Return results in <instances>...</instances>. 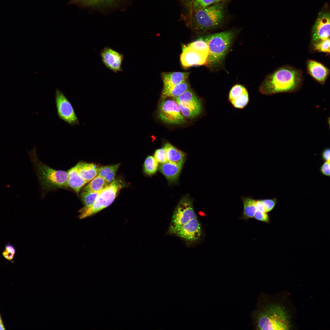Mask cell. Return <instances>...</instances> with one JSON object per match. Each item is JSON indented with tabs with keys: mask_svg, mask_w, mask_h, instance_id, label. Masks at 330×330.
I'll use <instances>...</instances> for the list:
<instances>
[{
	"mask_svg": "<svg viewBox=\"0 0 330 330\" xmlns=\"http://www.w3.org/2000/svg\"><path fill=\"white\" fill-rule=\"evenodd\" d=\"M173 98L176 102L185 105L195 104L202 101L190 88L178 96Z\"/></svg>",
	"mask_w": 330,
	"mask_h": 330,
	"instance_id": "obj_25",
	"label": "cell"
},
{
	"mask_svg": "<svg viewBox=\"0 0 330 330\" xmlns=\"http://www.w3.org/2000/svg\"><path fill=\"white\" fill-rule=\"evenodd\" d=\"M330 149L327 148L324 149L322 153V157L325 161L330 160Z\"/></svg>",
	"mask_w": 330,
	"mask_h": 330,
	"instance_id": "obj_40",
	"label": "cell"
},
{
	"mask_svg": "<svg viewBox=\"0 0 330 330\" xmlns=\"http://www.w3.org/2000/svg\"><path fill=\"white\" fill-rule=\"evenodd\" d=\"M100 193L81 191L80 197L84 206L79 211L81 214L84 213L92 206Z\"/></svg>",
	"mask_w": 330,
	"mask_h": 330,
	"instance_id": "obj_24",
	"label": "cell"
},
{
	"mask_svg": "<svg viewBox=\"0 0 330 330\" xmlns=\"http://www.w3.org/2000/svg\"><path fill=\"white\" fill-rule=\"evenodd\" d=\"M119 165V163L99 167L97 175L110 184L115 180L116 173Z\"/></svg>",
	"mask_w": 330,
	"mask_h": 330,
	"instance_id": "obj_22",
	"label": "cell"
},
{
	"mask_svg": "<svg viewBox=\"0 0 330 330\" xmlns=\"http://www.w3.org/2000/svg\"><path fill=\"white\" fill-rule=\"evenodd\" d=\"M67 172L68 186L78 194L81 189L87 183L79 175L77 164L70 169Z\"/></svg>",
	"mask_w": 330,
	"mask_h": 330,
	"instance_id": "obj_19",
	"label": "cell"
},
{
	"mask_svg": "<svg viewBox=\"0 0 330 330\" xmlns=\"http://www.w3.org/2000/svg\"><path fill=\"white\" fill-rule=\"evenodd\" d=\"M302 73L293 67H281L267 75L260 85L259 92L267 96L282 93H293L301 88Z\"/></svg>",
	"mask_w": 330,
	"mask_h": 330,
	"instance_id": "obj_1",
	"label": "cell"
},
{
	"mask_svg": "<svg viewBox=\"0 0 330 330\" xmlns=\"http://www.w3.org/2000/svg\"><path fill=\"white\" fill-rule=\"evenodd\" d=\"M5 327L3 324L1 317L0 314V330H5Z\"/></svg>",
	"mask_w": 330,
	"mask_h": 330,
	"instance_id": "obj_41",
	"label": "cell"
},
{
	"mask_svg": "<svg viewBox=\"0 0 330 330\" xmlns=\"http://www.w3.org/2000/svg\"><path fill=\"white\" fill-rule=\"evenodd\" d=\"M257 327L261 330H288L291 327L290 316L286 308L278 303H267L257 312Z\"/></svg>",
	"mask_w": 330,
	"mask_h": 330,
	"instance_id": "obj_2",
	"label": "cell"
},
{
	"mask_svg": "<svg viewBox=\"0 0 330 330\" xmlns=\"http://www.w3.org/2000/svg\"><path fill=\"white\" fill-rule=\"evenodd\" d=\"M180 55L182 65L185 68L205 65L208 53L183 45Z\"/></svg>",
	"mask_w": 330,
	"mask_h": 330,
	"instance_id": "obj_11",
	"label": "cell"
},
{
	"mask_svg": "<svg viewBox=\"0 0 330 330\" xmlns=\"http://www.w3.org/2000/svg\"><path fill=\"white\" fill-rule=\"evenodd\" d=\"M314 49L318 51L330 53V38L321 40L313 44Z\"/></svg>",
	"mask_w": 330,
	"mask_h": 330,
	"instance_id": "obj_33",
	"label": "cell"
},
{
	"mask_svg": "<svg viewBox=\"0 0 330 330\" xmlns=\"http://www.w3.org/2000/svg\"><path fill=\"white\" fill-rule=\"evenodd\" d=\"M262 203L265 208L266 212L272 210L274 207L276 203V199H266L262 200Z\"/></svg>",
	"mask_w": 330,
	"mask_h": 330,
	"instance_id": "obj_36",
	"label": "cell"
},
{
	"mask_svg": "<svg viewBox=\"0 0 330 330\" xmlns=\"http://www.w3.org/2000/svg\"><path fill=\"white\" fill-rule=\"evenodd\" d=\"M100 57L104 65L108 69L116 73L123 71V54L110 47H105L101 50Z\"/></svg>",
	"mask_w": 330,
	"mask_h": 330,
	"instance_id": "obj_13",
	"label": "cell"
},
{
	"mask_svg": "<svg viewBox=\"0 0 330 330\" xmlns=\"http://www.w3.org/2000/svg\"><path fill=\"white\" fill-rule=\"evenodd\" d=\"M255 204L257 210L266 212L265 208L262 203V200H256Z\"/></svg>",
	"mask_w": 330,
	"mask_h": 330,
	"instance_id": "obj_39",
	"label": "cell"
},
{
	"mask_svg": "<svg viewBox=\"0 0 330 330\" xmlns=\"http://www.w3.org/2000/svg\"><path fill=\"white\" fill-rule=\"evenodd\" d=\"M163 148L168 162L183 166L185 160V153L168 142L164 144Z\"/></svg>",
	"mask_w": 330,
	"mask_h": 330,
	"instance_id": "obj_18",
	"label": "cell"
},
{
	"mask_svg": "<svg viewBox=\"0 0 330 330\" xmlns=\"http://www.w3.org/2000/svg\"><path fill=\"white\" fill-rule=\"evenodd\" d=\"M330 13L325 6L319 13L312 30V44L330 38Z\"/></svg>",
	"mask_w": 330,
	"mask_h": 330,
	"instance_id": "obj_10",
	"label": "cell"
},
{
	"mask_svg": "<svg viewBox=\"0 0 330 330\" xmlns=\"http://www.w3.org/2000/svg\"><path fill=\"white\" fill-rule=\"evenodd\" d=\"M55 104L58 118L74 126L80 125L79 119L70 101L58 88L55 91Z\"/></svg>",
	"mask_w": 330,
	"mask_h": 330,
	"instance_id": "obj_9",
	"label": "cell"
},
{
	"mask_svg": "<svg viewBox=\"0 0 330 330\" xmlns=\"http://www.w3.org/2000/svg\"><path fill=\"white\" fill-rule=\"evenodd\" d=\"M176 103L183 115L189 119L196 118L200 115L203 111V105L202 101L195 104L186 105H183L179 102Z\"/></svg>",
	"mask_w": 330,
	"mask_h": 330,
	"instance_id": "obj_20",
	"label": "cell"
},
{
	"mask_svg": "<svg viewBox=\"0 0 330 330\" xmlns=\"http://www.w3.org/2000/svg\"><path fill=\"white\" fill-rule=\"evenodd\" d=\"M154 157L158 163H163L168 162L166 151L163 148L157 149L154 153Z\"/></svg>",
	"mask_w": 330,
	"mask_h": 330,
	"instance_id": "obj_35",
	"label": "cell"
},
{
	"mask_svg": "<svg viewBox=\"0 0 330 330\" xmlns=\"http://www.w3.org/2000/svg\"><path fill=\"white\" fill-rule=\"evenodd\" d=\"M330 160L326 161L320 167V171L323 175L329 176L330 174Z\"/></svg>",
	"mask_w": 330,
	"mask_h": 330,
	"instance_id": "obj_38",
	"label": "cell"
},
{
	"mask_svg": "<svg viewBox=\"0 0 330 330\" xmlns=\"http://www.w3.org/2000/svg\"><path fill=\"white\" fill-rule=\"evenodd\" d=\"M28 153L42 188L44 190L50 191L68 187L67 172L53 169L41 161L38 157L35 147Z\"/></svg>",
	"mask_w": 330,
	"mask_h": 330,
	"instance_id": "obj_4",
	"label": "cell"
},
{
	"mask_svg": "<svg viewBox=\"0 0 330 330\" xmlns=\"http://www.w3.org/2000/svg\"><path fill=\"white\" fill-rule=\"evenodd\" d=\"M244 208L243 216L247 219L253 217L256 210V200L250 197L242 198Z\"/></svg>",
	"mask_w": 330,
	"mask_h": 330,
	"instance_id": "obj_27",
	"label": "cell"
},
{
	"mask_svg": "<svg viewBox=\"0 0 330 330\" xmlns=\"http://www.w3.org/2000/svg\"><path fill=\"white\" fill-rule=\"evenodd\" d=\"M308 73L318 82L323 85L329 74V70L321 63L308 60L306 63Z\"/></svg>",
	"mask_w": 330,
	"mask_h": 330,
	"instance_id": "obj_14",
	"label": "cell"
},
{
	"mask_svg": "<svg viewBox=\"0 0 330 330\" xmlns=\"http://www.w3.org/2000/svg\"><path fill=\"white\" fill-rule=\"evenodd\" d=\"M235 36L234 32L227 31L209 35L204 37L209 51L206 66L215 70L222 66Z\"/></svg>",
	"mask_w": 330,
	"mask_h": 330,
	"instance_id": "obj_3",
	"label": "cell"
},
{
	"mask_svg": "<svg viewBox=\"0 0 330 330\" xmlns=\"http://www.w3.org/2000/svg\"><path fill=\"white\" fill-rule=\"evenodd\" d=\"M182 166L167 162L161 163L159 170L170 182L174 183L178 180Z\"/></svg>",
	"mask_w": 330,
	"mask_h": 330,
	"instance_id": "obj_16",
	"label": "cell"
},
{
	"mask_svg": "<svg viewBox=\"0 0 330 330\" xmlns=\"http://www.w3.org/2000/svg\"><path fill=\"white\" fill-rule=\"evenodd\" d=\"M77 164L79 175L87 183L98 175L99 167L94 164L81 161Z\"/></svg>",
	"mask_w": 330,
	"mask_h": 330,
	"instance_id": "obj_17",
	"label": "cell"
},
{
	"mask_svg": "<svg viewBox=\"0 0 330 330\" xmlns=\"http://www.w3.org/2000/svg\"><path fill=\"white\" fill-rule=\"evenodd\" d=\"M190 72H163L161 77L163 83V90H166L187 80Z\"/></svg>",
	"mask_w": 330,
	"mask_h": 330,
	"instance_id": "obj_15",
	"label": "cell"
},
{
	"mask_svg": "<svg viewBox=\"0 0 330 330\" xmlns=\"http://www.w3.org/2000/svg\"><path fill=\"white\" fill-rule=\"evenodd\" d=\"M224 17L223 5L220 3L194 10L191 20V28L196 32L204 33L218 27Z\"/></svg>",
	"mask_w": 330,
	"mask_h": 330,
	"instance_id": "obj_5",
	"label": "cell"
},
{
	"mask_svg": "<svg viewBox=\"0 0 330 330\" xmlns=\"http://www.w3.org/2000/svg\"><path fill=\"white\" fill-rule=\"evenodd\" d=\"M121 187L119 181L114 180L100 192L92 206L84 213L80 214L79 218L92 216L109 206L115 199Z\"/></svg>",
	"mask_w": 330,
	"mask_h": 330,
	"instance_id": "obj_6",
	"label": "cell"
},
{
	"mask_svg": "<svg viewBox=\"0 0 330 330\" xmlns=\"http://www.w3.org/2000/svg\"><path fill=\"white\" fill-rule=\"evenodd\" d=\"M249 102V95L247 90L241 94L238 95L229 102L234 108L241 109L246 107Z\"/></svg>",
	"mask_w": 330,
	"mask_h": 330,
	"instance_id": "obj_28",
	"label": "cell"
},
{
	"mask_svg": "<svg viewBox=\"0 0 330 330\" xmlns=\"http://www.w3.org/2000/svg\"><path fill=\"white\" fill-rule=\"evenodd\" d=\"M190 88L189 84L186 80L168 89L162 90V98L163 99L168 97L173 98L178 97Z\"/></svg>",
	"mask_w": 330,
	"mask_h": 330,
	"instance_id": "obj_21",
	"label": "cell"
},
{
	"mask_svg": "<svg viewBox=\"0 0 330 330\" xmlns=\"http://www.w3.org/2000/svg\"><path fill=\"white\" fill-rule=\"evenodd\" d=\"M82 189L87 192H100L109 184L101 177L97 175Z\"/></svg>",
	"mask_w": 330,
	"mask_h": 330,
	"instance_id": "obj_23",
	"label": "cell"
},
{
	"mask_svg": "<svg viewBox=\"0 0 330 330\" xmlns=\"http://www.w3.org/2000/svg\"><path fill=\"white\" fill-rule=\"evenodd\" d=\"M255 219L265 222H268L269 218L266 212L256 210L253 217Z\"/></svg>",
	"mask_w": 330,
	"mask_h": 330,
	"instance_id": "obj_37",
	"label": "cell"
},
{
	"mask_svg": "<svg viewBox=\"0 0 330 330\" xmlns=\"http://www.w3.org/2000/svg\"><path fill=\"white\" fill-rule=\"evenodd\" d=\"M186 46L195 50L208 53V45L204 38H200Z\"/></svg>",
	"mask_w": 330,
	"mask_h": 330,
	"instance_id": "obj_30",
	"label": "cell"
},
{
	"mask_svg": "<svg viewBox=\"0 0 330 330\" xmlns=\"http://www.w3.org/2000/svg\"><path fill=\"white\" fill-rule=\"evenodd\" d=\"M16 253V249L15 247L10 243H8L5 245L2 255L5 258L11 261L13 259Z\"/></svg>",
	"mask_w": 330,
	"mask_h": 330,
	"instance_id": "obj_34",
	"label": "cell"
},
{
	"mask_svg": "<svg viewBox=\"0 0 330 330\" xmlns=\"http://www.w3.org/2000/svg\"><path fill=\"white\" fill-rule=\"evenodd\" d=\"M247 90V88L242 84H237L234 85L229 93L228 97V101L233 99L238 95L241 94Z\"/></svg>",
	"mask_w": 330,
	"mask_h": 330,
	"instance_id": "obj_31",
	"label": "cell"
},
{
	"mask_svg": "<svg viewBox=\"0 0 330 330\" xmlns=\"http://www.w3.org/2000/svg\"><path fill=\"white\" fill-rule=\"evenodd\" d=\"M196 217L194 211L193 200L188 195L183 197L175 208L168 232L174 234L181 226Z\"/></svg>",
	"mask_w": 330,
	"mask_h": 330,
	"instance_id": "obj_7",
	"label": "cell"
},
{
	"mask_svg": "<svg viewBox=\"0 0 330 330\" xmlns=\"http://www.w3.org/2000/svg\"><path fill=\"white\" fill-rule=\"evenodd\" d=\"M158 167V163L154 157L149 156L146 158L144 163V170L146 174L151 175L155 174Z\"/></svg>",
	"mask_w": 330,
	"mask_h": 330,
	"instance_id": "obj_29",
	"label": "cell"
},
{
	"mask_svg": "<svg viewBox=\"0 0 330 330\" xmlns=\"http://www.w3.org/2000/svg\"><path fill=\"white\" fill-rule=\"evenodd\" d=\"M157 117L163 122L173 125H181L186 122L177 103L171 99H163L158 107Z\"/></svg>",
	"mask_w": 330,
	"mask_h": 330,
	"instance_id": "obj_8",
	"label": "cell"
},
{
	"mask_svg": "<svg viewBox=\"0 0 330 330\" xmlns=\"http://www.w3.org/2000/svg\"><path fill=\"white\" fill-rule=\"evenodd\" d=\"M118 0H70L71 4L84 7L95 6L107 5L115 2Z\"/></svg>",
	"mask_w": 330,
	"mask_h": 330,
	"instance_id": "obj_26",
	"label": "cell"
},
{
	"mask_svg": "<svg viewBox=\"0 0 330 330\" xmlns=\"http://www.w3.org/2000/svg\"><path fill=\"white\" fill-rule=\"evenodd\" d=\"M188 243L197 241L201 235V228L197 217L190 220L179 228L174 233Z\"/></svg>",
	"mask_w": 330,
	"mask_h": 330,
	"instance_id": "obj_12",
	"label": "cell"
},
{
	"mask_svg": "<svg viewBox=\"0 0 330 330\" xmlns=\"http://www.w3.org/2000/svg\"><path fill=\"white\" fill-rule=\"evenodd\" d=\"M227 0H193V6L194 10L203 8L211 5Z\"/></svg>",
	"mask_w": 330,
	"mask_h": 330,
	"instance_id": "obj_32",
	"label": "cell"
}]
</instances>
